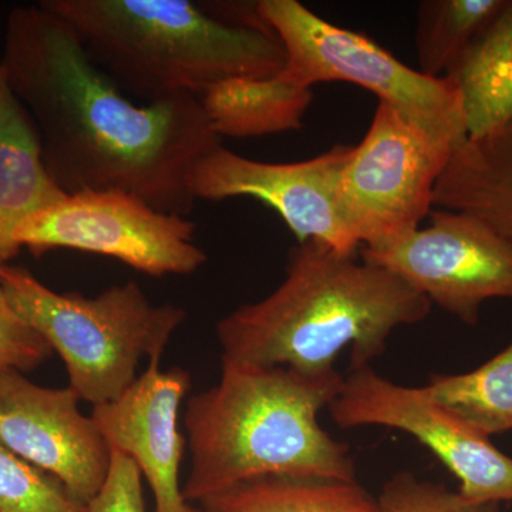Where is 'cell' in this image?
<instances>
[{"instance_id":"e0dca14e","label":"cell","mask_w":512,"mask_h":512,"mask_svg":"<svg viewBox=\"0 0 512 512\" xmlns=\"http://www.w3.org/2000/svg\"><path fill=\"white\" fill-rule=\"evenodd\" d=\"M446 77L463 94L468 138L512 120V0Z\"/></svg>"},{"instance_id":"ac0fdd59","label":"cell","mask_w":512,"mask_h":512,"mask_svg":"<svg viewBox=\"0 0 512 512\" xmlns=\"http://www.w3.org/2000/svg\"><path fill=\"white\" fill-rule=\"evenodd\" d=\"M204 512H382L357 481L268 477L208 498Z\"/></svg>"},{"instance_id":"44dd1931","label":"cell","mask_w":512,"mask_h":512,"mask_svg":"<svg viewBox=\"0 0 512 512\" xmlns=\"http://www.w3.org/2000/svg\"><path fill=\"white\" fill-rule=\"evenodd\" d=\"M0 512H89V504L0 443Z\"/></svg>"},{"instance_id":"ba28073f","label":"cell","mask_w":512,"mask_h":512,"mask_svg":"<svg viewBox=\"0 0 512 512\" xmlns=\"http://www.w3.org/2000/svg\"><path fill=\"white\" fill-rule=\"evenodd\" d=\"M13 241L36 255L64 248L109 256L153 276L191 275L207 262L194 222L114 190L66 195L23 222Z\"/></svg>"},{"instance_id":"52a82bcc","label":"cell","mask_w":512,"mask_h":512,"mask_svg":"<svg viewBox=\"0 0 512 512\" xmlns=\"http://www.w3.org/2000/svg\"><path fill=\"white\" fill-rule=\"evenodd\" d=\"M456 146L379 103L338 187L340 217L363 249L409 238L433 211L434 188Z\"/></svg>"},{"instance_id":"5bb4252c","label":"cell","mask_w":512,"mask_h":512,"mask_svg":"<svg viewBox=\"0 0 512 512\" xmlns=\"http://www.w3.org/2000/svg\"><path fill=\"white\" fill-rule=\"evenodd\" d=\"M47 173L39 133L0 70V265L19 254L16 231L66 197Z\"/></svg>"},{"instance_id":"7c38bea8","label":"cell","mask_w":512,"mask_h":512,"mask_svg":"<svg viewBox=\"0 0 512 512\" xmlns=\"http://www.w3.org/2000/svg\"><path fill=\"white\" fill-rule=\"evenodd\" d=\"M79 402L69 387L47 389L19 370L0 372V443L89 504L109 474L111 450Z\"/></svg>"},{"instance_id":"30bf717a","label":"cell","mask_w":512,"mask_h":512,"mask_svg":"<svg viewBox=\"0 0 512 512\" xmlns=\"http://www.w3.org/2000/svg\"><path fill=\"white\" fill-rule=\"evenodd\" d=\"M430 225L393 247L363 249V261L382 266L431 305L476 326L490 299H512V242L463 212L433 208Z\"/></svg>"},{"instance_id":"3957f363","label":"cell","mask_w":512,"mask_h":512,"mask_svg":"<svg viewBox=\"0 0 512 512\" xmlns=\"http://www.w3.org/2000/svg\"><path fill=\"white\" fill-rule=\"evenodd\" d=\"M343 380L338 370L306 375L222 360L220 382L194 394L185 409V501L201 504L268 477L356 481L348 444L319 423Z\"/></svg>"},{"instance_id":"8fae6325","label":"cell","mask_w":512,"mask_h":512,"mask_svg":"<svg viewBox=\"0 0 512 512\" xmlns=\"http://www.w3.org/2000/svg\"><path fill=\"white\" fill-rule=\"evenodd\" d=\"M353 146L330 148L299 163H264L222 146L202 157L188 177L195 201L249 197L278 212L298 244L316 241L340 254L356 255L357 244L340 217L338 187Z\"/></svg>"},{"instance_id":"2e32d148","label":"cell","mask_w":512,"mask_h":512,"mask_svg":"<svg viewBox=\"0 0 512 512\" xmlns=\"http://www.w3.org/2000/svg\"><path fill=\"white\" fill-rule=\"evenodd\" d=\"M198 99L218 136L247 138L302 128L313 92L285 82L276 74L266 79L224 80Z\"/></svg>"},{"instance_id":"8992f818","label":"cell","mask_w":512,"mask_h":512,"mask_svg":"<svg viewBox=\"0 0 512 512\" xmlns=\"http://www.w3.org/2000/svg\"><path fill=\"white\" fill-rule=\"evenodd\" d=\"M255 10L284 47L278 76L285 82L305 89L325 82L355 84L457 148L466 143L463 94L450 77L424 76L369 37L329 23L298 0H261Z\"/></svg>"},{"instance_id":"d6986e66","label":"cell","mask_w":512,"mask_h":512,"mask_svg":"<svg viewBox=\"0 0 512 512\" xmlns=\"http://www.w3.org/2000/svg\"><path fill=\"white\" fill-rule=\"evenodd\" d=\"M424 387L488 439L512 431V340L483 366L460 375H433Z\"/></svg>"},{"instance_id":"cb8c5ba5","label":"cell","mask_w":512,"mask_h":512,"mask_svg":"<svg viewBox=\"0 0 512 512\" xmlns=\"http://www.w3.org/2000/svg\"><path fill=\"white\" fill-rule=\"evenodd\" d=\"M143 476L130 457L111 450V463L99 494L89 503V512H146Z\"/></svg>"},{"instance_id":"6da1fadb","label":"cell","mask_w":512,"mask_h":512,"mask_svg":"<svg viewBox=\"0 0 512 512\" xmlns=\"http://www.w3.org/2000/svg\"><path fill=\"white\" fill-rule=\"evenodd\" d=\"M0 70L32 117L60 190L123 191L181 217L194 210L188 177L222 146L198 96L136 106L94 66L69 23L40 3L10 10Z\"/></svg>"},{"instance_id":"ffe728a7","label":"cell","mask_w":512,"mask_h":512,"mask_svg":"<svg viewBox=\"0 0 512 512\" xmlns=\"http://www.w3.org/2000/svg\"><path fill=\"white\" fill-rule=\"evenodd\" d=\"M507 0H424L417 8L419 72L446 77L477 37L497 18Z\"/></svg>"},{"instance_id":"7402d4cb","label":"cell","mask_w":512,"mask_h":512,"mask_svg":"<svg viewBox=\"0 0 512 512\" xmlns=\"http://www.w3.org/2000/svg\"><path fill=\"white\" fill-rule=\"evenodd\" d=\"M382 512H498L500 504H476L464 500L444 485L399 473L384 484L377 497Z\"/></svg>"},{"instance_id":"603a6c76","label":"cell","mask_w":512,"mask_h":512,"mask_svg":"<svg viewBox=\"0 0 512 512\" xmlns=\"http://www.w3.org/2000/svg\"><path fill=\"white\" fill-rule=\"evenodd\" d=\"M50 353L46 340L20 318L0 286V372L33 369Z\"/></svg>"},{"instance_id":"9a60e30c","label":"cell","mask_w":512,"mask_h":512,"mask_svg":"<svg viewBox=\"0 0 512 512\" xmlns=\"http://www.w3.org/2000/svg\"><path fill=\"white\" fill-rule=\"evenodd\" d=\"M433 208L473 215L512 242V120L456 148Z\"/></svg>"},{"instance_id":"4fadbf2b","label":"cell","mask_w":512,"mask_h":512,"mask_svg":"<svg viewBox=\"0 0 512 512\" xmlns=\"http://www.w3.org/2000/svg\"><path fill=\"white\" fill-rule=\"evenodd\" d=\"M160 363H148L126 392L93 407L92 417L110 450L136 463L150 485L156 512H204L185 501L180 484L185 439L178 416L191 377L180 367L163 370Z\"/></svg>"},{"instance_id":"9c48e42d","label":"cell","mask_w":512,"mask_h":512,"mask_svg":"<svg viewBox=\"0 0 512 512\" xmlns=\"http://www.w3.org/2000/svg\"><path fill=\"white\" fill-rule=\"evenodd\" d=\"M328 410L342 429L386 427L414 437L457 477V493L470 503L512 501V458L424 386H400L366 366L350 370Z\"/></svg>"},{"instance_id":"7a4b0ae2","label":"cell","mask_w":512,"mask_h":512,"mask_svg":"<svg viewBox=\"0 0 512 512\" xmlns=\"http://www.w3.org/2000/svg\"><path fill=\"white\" fill-rule=\"evenodd\" d=\"M430 311L426 296L382 266L306 241L289 252L284 282L222 318L217 338L228 362L319 375L349 348L350 370H359L383 355L394 330Z\"/></svg>"},{"instance_id":"5b68a950","label":"cell","mask_w":512,"mask_h":512,"mask_svg":"<svg viewBox=\"0 0 512 512\" xmlns=\"http://www.w3.org/2000/svg\"><path fill=\"white\" fill-rule=\"evenodd\" d=\"M0 286L20 318L62 357L69 389L93 407L126 392L141 360L161 362L187 319L178 306L151 302L134 281L86 298L53 291L28 269L3 264Z\"/></svg>"},{"instance_id":"277c9868","label":"cell","mask_w":512,"mask_h":512,"mask_svg":"<svg viewBox=\"0 0 512 512\" xmlns=\"http://www.w3.org/2000/svg\"><path fill=\"white\" fill-rule=\"evenodd\" d=\"M121 92L148 103L200 97L235 77L282 72L285 50L256 15L232 19L190 0H42ZM255 6V3H254Z\"/></svg>"}]
</instances>
